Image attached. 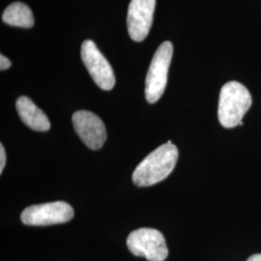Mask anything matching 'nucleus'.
<instances>
[{"mask_svg": "<svg viewBox=\"0 0 261 261\" xmlns=\"http://www.w3.org/2000/svg\"><path fill=\"white\" fill-rule=\"evenodd\" d=\"M177 147L171 140L151 152L133 173V182L138 187L155 185L168 177L175 168L178 160Z\"/></svg>", "mask_w": 261, "mask_h": 261, "instance_id": "obj_1", "label": "nucleus"}, {"mask_svg": "<svg viewBox=\"0 0 261 261\" xmlns=\"http://www.w3.org/2000/svg\"><path fill=\"white\" fill-rule=\"evenodd\" d=\"M252 99L246 86L238 82L224 84L220 92L218 117L224 128L242 126L243 117L252 106Z\"/></svg>", "mask_w": 261, "mask_h": 261, "instance_id": "obj_2", "label": "nucleus"}, {"mask_svg": "<svg viewBox=\"0 0 261 261\" xmlns=\"http://www.w3.org/2000/svg\"><path fill=\"white\" fill-rule=\"evenodd\" d=\"M173 55L170 42H164L156 50L145 80V98L150 103L160 100L168 84V69Z\"/></svg>", "mask_w": 261, "mask_h": 261, "instance_id": "obj_3", "label": "nucleus"}, {"mask_svg": "<svg viewBox=\"0 0 261 261\" xmlns=\"http://www.w3.org/2000/svg\"><path fill=\"white\" fill-rule=\"evenodd\" d=\"M130 252L149 261H164L168 255V246L164 235L157 229L143 227L130 232L127 238Z\"/></svg>", "mask_w": 261, "mask_h": 261, "instance_id": "obj_4", "label": "nucleus"}, {"mask_svg": "<svg viewBox=\"0 0 261 261\" xmlns=\"http://www.w3.org/2000/svg\"><path fill=\"white\" fill-rule=\"evenodd\" d=\"M73 207L64 201H55L29 206L20 215L21 222L27 225H50L64 224L73 219Z\"/></svg>", "mask_w": 261, "mask_h": 261, "instance_id": "obj_5", "label": "nucleus"}, {"mask_svg": "<svg viewBox=\"0 0 261 261\" xmlns=\"http://www.w3.org/2000/svg\"><path fill=\"white\" fill-rule=\"evenodd\" d=\"M82 59L95 84L103 90H112L115 85L112 67L91 40L82 45Z\"/></svg>", "mask_w": 261, "mask_h": 261, "instance_id": "obj_6", "label": "nucleus"}, {"mask_svg": "<svg viewBox=\"0 0 261 261\" xmlns=\"http://www.w3.org/2000/svg\"><path fill=\"white\" fill-rule=\"evenodd\" d=\"M73 125L76 134L90 149L102 148L107 140V130L101 118L87 111H79L73 114Z\"/></svg>", "mask_w": 261, "mask_h": 261, "instance_id": "obj_7", "label": "nucleus"}, {"mask_svg": "<svg viewBox=\"0 0 261 261\" xmlns=\"http://www.w3.org/2000/svg\"><path fill=\"white\" fill-rule=\"evenodd\" d=\"M156 0H130L127 27L130 37L141 42L148 36L153 22Z\"/></svg>", "mask_w": 261, "mask_h": 261, "instance_id": "obj_8", "label": "nucleus"}, {"mask_svg": "<svg viewBox=\"0 0 261 261\" xmlns=\"http://www.w3.org/2000/svg\"><path fill=\"white\" fill-rule=\"evenodd\" d=\"M16 108L21 121L32 130L47 132L50 129V122L46 113L25 96L17 100Z\"/></svg>", "mask_w": 261, "mask_h": 261, "instance_id": "obj_9", "label": "nucleus"}, {"mask_svg": "<svg viewBox=\"0 0 261 261\" xmlns=\"http://www.w3.org/2000/svg\"><path fill=\"white\" fill-rule=\"evenodd\" d=\"M2 19L5 23L12 27L30 28L34 25V17L32 11L28 5L21 2L10 4L3 12Z\"/></svg>", "mask_w": 261, "mask_h": 261, "instance_id": "obj_10", "label": "nucleus"}, {"mask_svg": "<svg viewBox=\"0 0 261 261\" xmlns=\"http://www.w3.org/2000/svg\"><path fill=\"white\" fill-rule=\"evenodd\" d=\"M6 165V152L4 149V146L0 145V173H2L3 169Z\"/></svg>", "mask_w": 261, "mask_h": 261, "instance_id": "obj_11", "label": "nucleus"}, {"mask_svg": "<svg viewBox=\"0 0 261 261\" xmlns=\"http://www.w3.org/2000/svg\"><path fill=\"white\" fill-rule=\"evenodd\" d=\"M11 66H12V62L10 61L9 59L6 56L1 55L0 56V69H1V71L9 69Z\"/></svg>", "mask_w": 261, "mask_h": 261, "instance_id": "obj_12", "label": "nucleus"}, {"mask_svg": "<svg viewBox=\"0 0 261 261\" xmlns=\"http://www.w3.org/2000/svg\"><path fill=\"white\" fill-rule=\"evenodd\" d=\"M247 261H261V254H253Z\"/></svg>", "mask_w": 261, "mask_h": 261, "instance_id": "obj_13", "label": "nucleus"}]
</instances>
